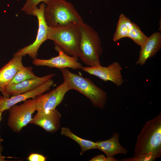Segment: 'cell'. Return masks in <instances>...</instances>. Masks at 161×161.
<instances>
[{"instance_id":"1","label":"cell","mask_w":161,"mask_h":161,"mask_svg":"<svg viewBox=\"0 0 161 161\" xmlns=\"http://www.w3.org/2000/svg\"><path fill=\"white\" fill-rule=\"evenodd\" d=\"M151 153L161 156V113L147 121L138 136L133 157Z\"/></svg>"},{"instance_id":"2","label":"cell","mask_w":161,"mask_h":161,"mask_svg":"<svg viewBox=\"0 0 161 161\" xmlns=\"http://www.w3.org/2000/svg\"><path fill=\"white\" fill-rule=\"evenodd\" d=\"M44 16L49 27H57L83 20L73 5L65 0H49L45 4Z\"/></svg>"},{"instance_id":"3","label":"cell","mask_w":161,"mask_h":161,"mask_svg":"<svg viewBox=\"0 0 161 161\" xmlns=\"http://www.w3.org/2000/svg\"><path fill=\"white\" fill-rule=\"evenodd\" d=\"M78 25L72 23L59 27H48L47 39L53 41L66 54L78 58L81 38Z\"/></svg>"},{"instance_id":"4","label":"cell","mask_w":161,"mask_h":161,"mask_svg":"<svg viewBox=\"0 0 161 161\" xmlns=\"http://www.w3.org/2000/svg\"><path fill=\"white\" fill-rule=\"evenodd\" d=\"M60 69L64 81L67 83L70 90H76L84 95L95 107L104 108L107 99L104 91L97 86L90 79L72 73L67 68Z\"/></svg>"},{"instance_id":"5","label":"cell","mask_w":161,"mask_h":161,"mask_svg":"<svg viewBox=\"0 0 161 161\" xmlns=\"http://www.w3.org/2000/svg\"><path fill=\"white\" fill-rule=\"evenodd\" d=\"M78 25L81 35L78 58L88 66L101 65L100 58L103 49L98 33L84 22Z\"/></svg>"},{"instance_id":"6","label":"cell","mask_w":161,"mask_h":161,"mask_svg":"<svg viewBox=\"0 0 161 161\" xmlns=\"http://www.w3.org/2000/svg\"><path fill=\"white\" fill-rule=\"evenodd\" d=\"M36 97L29 99L19 105L15 104L8 109L7 124L12 131L19 132L32 120V115L36 111Z\"/></svg>"},{"instance_id":"7","label":"cell","mask_w":161,"mask_h":161,"mask_svg":"<svg viewBox=\"0 0 161 161\" xmlns=\"http://www.w3.org/2000/svg\"><path fill=\"white\" fill-rule=\"evenodd\" d=\"M45 4L42 3L34 11L33 16L38 19V28L36 38L31 44L20 49L15 53L13 55L25 56L29 55L32 58H36L38 50L41 44L47 39L48 26L44 16V10Z\"/></svg>"},{"instance_id":"8","label":"cell","mask_w":161,"mask_h":161,"mask_svg":"<svg viewBox=\"0 0 161 161\" xmlns=\"http://www.w3.org/2000/svg\"><path fill=\"white\" fill-rule=\"evenodd\" d=\"M65 81L55 88L44 94L36 97L37 112L53 110L62 101L67 92L70 90Z\"/></svg>"},{"instance_id":"9","label":"cell","mask_w":161,"mask_h":161,"mask_svg":"<svg viewBox=\"0 0 161 161\" xmlns=\"http://www.w3.org/2000/svg\"><path fill=\"white\" fill-rule=\"evenodd\" d=\"M81 69L105 81H112L118 87L121 86L124 81L121 73L122 67L120 64L117 62H114L107 67L101 65L82 66Z\"/></svg>"},{"instance_id":"10","label":"cell","mask_w":161,"mask_h":161,"mask_svg":"<svg viewBox=\"0 0 161 161\" xmlns=\"http://www.w3.org/2000/svg\"><path fill=\"white\" fill-rule=\"evenodd\" d=\"M55 45V49L59 53L58 56L48 59L36 58L33 60V64L38 66H47L59 69L67 68L73 69H81L83 66L77 61L78 58L66 54L58 46Z\"/></svg>"},{"instance_id":"11","label":"cell","mask_w":161,"mask_h":161,"mask_svg":"<svg viewBox=\"0 0 161 161\" xmlns=\"http://www.w3.org/2000/svg\"><path fill=\"white\" fill-rule=\"evenodd\" d=\"M54 83L53 80L51 79L38 87L29 92L6 97L0 96V111L2 113L8 110L12 106L20 102L24 101L30 98H34L49 90Z\"/></svg>"},{"instance_id":"12","label":"cell","mask_w":161,"mask_h":161,"mask_svg":"<svg viewBox=\"0 0 161 161\" xmlns=\"http://www.w3.org/2000/svg\"><path fill=\"white\" fill-rule=\"evenodd\" d=\"M61 114L56 109L48 111L37 112L30 123L39 126L46 131L52 133L60 127Z\"/></svg>"},{"instance_id":"13","label":"cell","mask_w":161,"mask_h":161,"mask_svg":"<svg viewBox=\"0 0 161 161\" xmlns=\"http://www.w3.org/2000/svg\"><path fill=\"white\" fill-rule=\"evenodd\" d=\"M56 75L50 74L35 79L25 80L13 86L5 88V92L8 97L23 94L36 88Z\"/></svg>"},{"instance_id":"14","label":"cell","mask_w":161,"mask_h":161,"mask_svg":"<svg viewBox=\"0 0 161 161\" xmlns=\"http://www.w3.org/2000/svg\"><path fill=\"white\" fill-rule=\"evenodd\" d=\"M13 58L0 69V91L3 96L8 97L5 91L7 86L23 65L22 56L13 55Z\"/></svg>"},{"instance_id":"15","label":"cell","mask_w":161,"mask_h":161,"mask_svg":"<svg viewBox=\"0 0 161 161\" xmlns=\"http://www.w3.org/2000/svg\"><path fill=\"white\" fill-rule=\"evenodd\" d=\"M161 49V33L160 32H154L141 47L139 58L135 64L141 66L144 65L148 58L153 57Z\"/></svg>"},{"instance_id":"16","label":"cell","mask_w":161,"mask_h":161,"mask_svg":"<svg viewBox=\"0 0 161 161\" xmlns=\"http://www.w3.org/2000/svg\"><path fill=\"white\" fill-rule=\"evenodd\" d=\"M119 136V134L114 132L112 137L109 139L97 141L96 143L97 148L104 152L106 157H113L118 154L126 155L128 150L120 144Z\"/></svg>"},{"instance_id":"17","label":"cell","mask_w":161,"mask_h":161,"mask_svg":"<svg viewBox=\"0 0 161 161\" xmlns=\"http://www.w3.org/2000/svg\"><path fill=\"white\" fill-rule=\"evenodd\" d=\"M132 22L129 18L123 13H121L113 35V41L115 42L123 38L127 37L132 27Z\"/></svg>"},{"instance_id":"18","label":"cell","mask_w":161,"mask_h":161,"mask_svg":"<svg viewBox=\"0 0 161 161\" xmlns=\"http://www.w3.org/2000/svg\"><path fill=\"white\" fill-rule=\"evenodd\" d=\"M61 134L73 140L79 145L81 148L80 155H83L87 150L97 148L96 142L80 137L73 133L68 128L62 127Z\"/></svg>"},{"instance_id":"19","label":"cell","mask_w":161,"mask_h":161,"mask_svg":"<svg viewBox=\"0 0 161 161\" xmlns=\"http://www.w3.org/2000/svg\"><path fill=\"white\" fill-rule=\"evenodd\" d=\"M38 77L35 75L32 71V67H26L23 65L6 88L13 86L26 80L35 79Z\"/></svg>"},{"instance_id":"20","label":"cell","mask_w":161,"mask_h":161,"mask_svg":"<svg viewBox=\"0 0 161 161\" xmlns=\"http://www.w3.org/2000/svg\"><path fill=\"white\" fill-rule=\"evenodd\" d=\"M127 37L132 39L136 44L140 47L144 45L148 38L141 31L139 27L133 22Z\"/></svg>"},{"instance_id":"21","label":"cell","mask_w":161,"mask_h":161,"mask_svg":"<svg viewBox=\"0 0 161 161\" xmlns=\"http://www.w3.org/2000/svg\"><path fill=\"white\" fill-rule=\"evenodd\" d=\"M49 0H26L21 11L27 15L33 16L34 12L37 7V6L39 3L42 2L45 4Z\"/></svg>"},{"instance_id":"22","label":"cell","mask_w":161,"mask_h":161,"mask_svg":"<svg viewBox=\"0 0 161 161\" xmlns=\"http://www.w3.org/2000/svg\"><path fill=\"white\" fill-rule=\"evenodd\" d=\"M157 158L151 153L146 154L135 157L126 158L120 160L122 161H153Z\"/></svg>"},{"instance_id":"23","label":"cell","mask_w":161,"mask_h":161,"mask_svg":"<svg viewBox=\"0 0 161 161\" xmlns=\"http://www.w3.org/2000/svg\"><path fill=\"white\" fill-rule=\"evenodd\" d=\"M27 159L29 161H45L46 157L40 154L32 153L29 155Z\"/></svg>"},{"instance_id":"24","label":"cell","mask_w":161,"mask_h":161,"mask_svg":"<svg viewBox=\"0 0 161 161\" xmlns=\"http://www.w3.org/2000/svg\"><path fill=\"white\" fill-rule=\"evenodd\" d=\"M90 161H106V157L103 155H97L90 160Z\"/></svg>"},{"instance_id":"25","label":"cell","mask_w":161,"mask_h":161,"mask_svg":"<svg viewBox=\"0 0 161 161\" xmlns=\"http://www.w3.org/2000/svg\"><path fill=\"white\" fill-rule=\"evenodd\" d=\"M3 150V147L0 143V161H6V160H5L6 157L3 156L1 154V151Z\"/></svg>"},{"instance_id":"26","label":"cell","mask_w":161,"mask_h":161,"mask_svg":"<svg viewBox=\"0 0 161 161\" xmlns=\"http://www.w3.org/2000/svg\"><path fill=\"white\" fill-rule=\"evenodd\" d=\"M2 112L0 111V122L1 120V115ZM3 141V140L0 138V143H1V142Z\"/></svg>"}]
</instances>
